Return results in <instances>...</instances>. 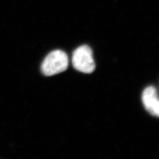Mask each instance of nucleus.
Wrapping results in <instances>:
<instances>
[{
    "mask_svg": "<svg viewBox=\"0 0 159 159\" xmlns=\"http://www.w3.org/2000/svg\"><path fill=\"white\" fill-rule=\"evenodd\" d=\"M68 58L62 50L52 51L47 55L41 64V71L46 76L60 73L68 68Z\"/></svg>",
    "mask_w": 159,
    "mask_h": 159,
    "instance_id": "f257e3e1",
    "label": "nucleus"
},
{
    "mask_svg": "<svg viewBox=\"0 0 159 159\" xmlns=\"http://www.w3.org/2000/svg\"><path fill=\"white\" fill-rule=\"evenodd\" d=\"M72 63L74 68L80 72L86 74L93 73L96 64L90 47L81 46L75 50L73 53Z\"/></svg>",
    "mask_w": 159,
    "mask_h": 159,
    "instance_id": "f03ea898",
    "label": "nucleus"
},
{
    "mask_svg": "<svg viewBox=\"0 0 159 159\" xmlns=\"http://www.w3.org/2000/svg\"><path fill=\"white\" fill-rule=\"evenodd\" d=\"M142 102L146 110L152 116L159 117V97L156 89L149 86L142 94Z\"/></svg>",
    "mask_w": 159,
    "mask_h": 159,
    "instance_id": "7ed1b4c3",
    "label": "nucleus"
}]
</instances>
